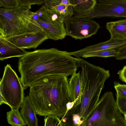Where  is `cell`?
Segmentation results:
<instances>
[{"mask_svg": "<svg viewBox=\"0 0 126 126\" xmlns=\"http://www.w3.org/2000/svg\"><path fill=\"white\" fill-rule=\"evenodd\" d=\"M78 67L81 69L82 80L79 114L83 121L99 101L105 81L110 77L109 70L94 65L81 58H76Z\"/></svg>", "mask_w": 126, "mask_h": 126, "instance_id": "cell-3", "label": "cell"}, {"mask_svg": "<svg viewBox=\"0 0 126 126\" xmlns=\"http://www.w3.org/2000/svg\"><path fill=\"white\" fill-rule=\"evenodd\" d=\"M29 95L36 114L45 117L61 118L67 111L68 103L75 102L64 75L49 76L37 80L30 86Z\"/></svg>", "mask_w": 126, "mask_h": 126, "instance_id": "cell-2", "label": "cell"}, {"mask_svg": "<svg viewBox=\"0 0 126 126\" xmlns=\"http://www.w3.org/2000/svg\"><path fill=\"white\" fill-rule=\"evenodd\" d=\"M34 21L40 30L47 35L48 39L54 40H62L66 35L64 23L52 22L39 19Z\"/></svg>", "mask_w": 126, "mask_h": 126, "instance_id": "cell-10", "label": "cell"}, {"mask_svg": "<svg viewBox=\"0 0 126 126\" xmlns=\"http://www.w3.org/2000/svg\"><path fill=\"white\" fill-rule=\"evenodd\" d=\"M114 87L116 92L117 95L126 98V84H121L116 81L114 82Z\"/></svg>", "mask_w": 126, "mask_h": 126, "instance_id": "cell-24", "label": "cell"}, {"mask_svg": "<svg viewBox=\"0 0 126 126\" xmlns=\"http://www.w3.org/2000/svg\"><path fill=\"white\" fill-rule=\"evenodd\" d=\"M0 95L11 109H19L23 104L24 89L16 72L10 64L4 67L2 78L0 80Z\"/></svg>", "mask_w": 126, "mask_h": 126, "instance_id": "cell-6", "label": "cell"}, {"mask_svg": "<svg viewBox=\"0 0 126 126\" xmlns=\"http://www.w3.org/2000/svg\"><path fill=\"white\" fill-rule=\"evenodd\" d=\"M20 6L18 0H0V7L6 9L15 8Z\"/></svg>", "mask_w": 126, "mask_h": 126, "instance_id": "cell-23", "label": "cell"}, {"mask_svg": "<svg viewBox=\"0 0 126 126\" xmlns=\"http://www.w3.org/2000/svg\"><path fill=\"white\" fill-rule=\"evenodd\" d=\"M35 12L38 15L39 20L52 22L64 23V19L45 5Z\"/></svg>", "mask_w": 126, "mask_h": 126, "instance_id": "cell-18", "label": "cell"}, {"mask_svg": "<svg viewBox=\"0 0 126 126\" xmlns=\"http://www.w3.org/2000/svg\"><path fill=\"white\" fill-rule=\"evenodd\" d=\"M79 105H75L61 118L62 126H81L83 122L79 114Z\"/></svg>", "mask_w": 126, "mask_h": 126, "instance_id": "cell-17", "label": "cell"}, {"mask_svg": "<svg viewBox=\"0 0 126 126\" xmlns=\"http://www.w3.org/2000/svg\"><path fill=\"white\" fill-rule=\"evenodd\" d=\"M92 10L83 13H75L74 17L91 19L108 17L126 18V0H98Z\"/></svg>", "mask_w": 126, "mask_h": 126, "instance_id": "cell-7", "label": "cell"}, {"mask_svg": "<svg viewBox=\"0 0 126 126\" xmlns=\"http://www.w3.org/2000/svg\"><path fill=\"white\" fill-rule=\"evenodd\" d=\"M66 35L76 40H81L95 34L100 28L99 24L92 19L72 16L64 22Z\"/></svg>", "mask_w": 126, "mask_h": 126, "instance_id": "cell-8", "label": "cell"}, {"mask_svg": "<svg viewBox=\"0 0 126 126\" xmlns=\"http://www.w3.org/2000/svg\"><path fill=\"white\" fill-rule=\"evenodd\" d=\"M116 103L117 106L121 113L124 115L126 114V98L116 95Z\"/></svg>", "mask_w": 126, "mask_h": 126, "instance_id": "cell-25", "label": "cell"}, {"mask_svg": "<svg viewBox=\"0 0 126 126\" xmlns=\"http://www.w3.org/2000/svg\"><path fill=\"white\" fill-rule=\"evenodd\" d=\"M20 6H31L32 5H41L45 4L44 0H18Z\"/></svg>", "mask_w": 126, "mask_h": 126, "instance_id": "cell-26", "label": "cell"}, {"mask_svg": "<svg viewBox=\"0 0 126 126\" xmlns=\"http://www.w3.org/2000/svg\"><path fill=\"white\" fill-rule=\"evenodd\" d=\"M31 6L0 8V37L7 38L27 32L38 31L32 21Z\"/></svg>", "mask_w": 126, "mask_h": 126, "instance_id": "cell-4", "label": "cell"}, {"mask_svg": "<svg viewBox=\"0 0 126 126\" xmlns=\"http://www.w3.org/2000/svg\"><path fill=\"white\" fill-rule=\"evenodd\" d=\"M75 12L83 13L92 10L97 3L96 0H71Z\"/></svg>", "mask_w": 126, "mask_h": 126, "instance_id": "cell-19", "label": "cell"}, {"mask_svg": "<svg viewBox=\"0 0 126 126\" xmlns=\"http://www.w3.org/2000/svg\"><path fill=\"white\" fill-rule=\"evenodd\" d=\"M126 44V41H117L110 38L104 42L73 51L72 54L76 58H80L85 55L98 51L110 49H117Z\"/></svg>", "mask_w": 126, "mask_h": 126, "instance_id": "cell-11", "label": "cell"}, {"mask_svg": "<svg viewBox=\"0 0 126 126\" xmlns=\"http://www.w3.org/2000/svg\"><path fill=\"white\" fill-rule=\"evenodd\" d=\"M28 52L9 42L5 38L0 37V60L2 61L13 57L20 58Z\"/></svg>", "mask_w": 126, "mask_h": 126, "instance_id": "cell-12", "label": "cell"}, {"mask_svg": "<svg viewBox=\"0 0 126 126\" xmlns=\"http://www.w3.org/2000/svg\"><path fill=\"white\" fill-rule=\"evenodd\" d=\"M18 47L23 49L36 48L47 39V35L42 31L27 32L5 38Z\"/></svg>", "mask_w": 126, "mask_h": 126, "instance_id": "cell-9", "label": "cell"}, {"mask_svg": "<svg viewBox=\"0 0 126 126\" xmlns=\"http://www.w3.org/2000/svg\"><path fill=\"white\" fill-rule=\"evenodd\" d=\"M81 126H126L111 92L105 93Z\"/></svg>", "mask_w": 126, "mask_h": 126, "instance_id": "cell-5", "label": "cell"}, {"mask_svg": "<svg viewBox=\"0 0 126 126\" xmlns=\"http://www.w3.org/2000/svg\"><path fill=\"white\" fill-rule=\"evenodd\" d=\"M118 53L115 57L117 60L126 59V44L117 49Z\"/></svg>", "mask_w": 126, "mask_h": 126, "instance_id": "cell-27", "label": "cell"}, {"mask_svg": "<svg viewBox=\"0 0 126 126\" xmlns=\"http://www.w3.org/2000/svg\"><path fill=\"white\" fill-rule=\"evenodd\" d=\"M118 74L120 79L126 83V65L124 66L122 69L119 70Z\"/></svg>", "mask_w": 126, "mask_h": 126, "instance_id": "cell-28", "label": "cell"}, {"mask_svg": "<svg viewBox=\"0 0 126 126\" xmlns=\"http://www.w3.org/2000/svg\"><path fill=\"white\" fill-rule=\"evenodd\" d=\"M18 109H11L6 113L7 122L11 126H25L27 125Z\"/></svg>", "mask_w": 126, "mask_h": 126, "instance_id": "cell-20", "label": "cell"}, {"mask_svg": "<svg viewBox=\"0 0 126 126\" xmlns=\"http://www.w3.org/2000/svg\"><path fill=\"white\" fill-rule=\"evenodd\" d=\"M60 118L54 115L45 117L44 126H62Z\"/></svg>", "mask_w": 126, "mask_h": 126, "instance_id": "cell-22", "label": "cell"}, {"mask_svg": "<svg viewBox=\"0 0 126 126\" xmlns=\"http://www.w3.org/2000/svg\"><path fill=\"white\" fill-rule=\"evenodd\" d=\"M18 67L24 89L47 76H72L78 67L76 58L66 51L53 48L28 52L19 59Z\"/></svg>", "mask_w": 126, "mask_h": 126, "instance_id": "cell-1", "label": "cell"}, {"mask_svg": "<svg viewBox=\"0 0 126 126\" xmlns=\"http://www.w3.org/2000/svg\"><path fill=\"white\" fill-rule=\"evenodd\" d=\"M118 53L117 50L115 49L104 50L91 53L83 55L82 57L87 58L98 57H115Z\"/></svg>", "mask_w": 126, "mask_h": 126, "instance_id": "cell-21", "label": "cell"}, {"mask_svg": "<svg viewBox=\"0 0 126 126\" xmlns=\"http://www.w3.org/2000/svg\"><path fill=\"white\" fill-rule=\"evenodd\" d=\"M124 115V118H125V120L126 121V114H125Z\"/></svg>", "mask_w": 126, "mask_h": 126, "instance_id": "cell-30", "label": "cell"}, {"mask_svg": "<svg viewBox=\"0 0 126 126\" xmlns=\"http://www.w3.org/2000/svg\"><path fill=\"white\" fill-rule=\"evenodd\" d=\"M106 26L110 33V38L126 42V18L107 22Z\"/></svg>", "mask_w": 126, "mask_h": 126, "instance_id": "cell-13", "label": "cell"}, {"mask_svg": "<svg viewBox=\"0 0 126 126\" xmlns=\"http://www.w3.org/2000/svg\"><path fill=\"white\" fill-rule=\"evenodd\" d=\"M39 19V17L35 12H33L32 15V21H36Z\"/></svg>", "mask_w": 126, "mask_h": 126, "instance_id": "cell-29", "label": "cell"}, {"mask_svg": "<svg viewBox=\"0 0 126 126\" xmlns=\"http://www.w3.org/2000/svg\"><path fill=\"white\" fill-rule=\"evenodd\" d=\"M44 1L45 6L64 20L74 15V11L73 6L63 4L62 0H44Z\"/></svg>", "mask_w": 126, "mask_h": 126, "instance_id": "cell-14", "label": "cell"}, {"mask_svg": "<svg viewBox=\"0 0 126 126\" xmlns=\"http://www.w3.org/2000/svg\"><path fill=\"white\" fill-rule=\"evenodd\" d=\"M69 84L72 97L76 105L81 103L82 94V80L80 72L73 74L69 79Z\"/></svg>", "mask_w": 126, "mask_h": 126, "instance_id": "cell-16", "label": "cell"}, {"mask_svg": "<svg viewBox=\"0 0 126 126\" xmlns=\"http://www.w3.org/2000/svg\"><path fill=\"white\" fill-rule=\"evenodd\" d=\"M20 113L28 126H38V119L29 95L25 97Z\"/></svg>", "mask_w": 126, "mask_h": 126, "instance_id": "cell-15", "label": "cell"}]
</instances>
